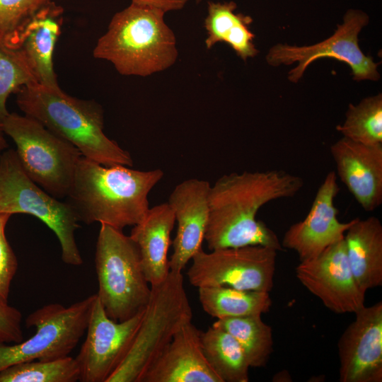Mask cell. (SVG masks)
Returning <instances> with one entry per match:
<instances>
[{"mask_svg": "<svg viewBox=\"0 0 382 382\" xmlns=\"http://www.w3.org/2000/svg\"><path fill=\"white\" fill-rule=\"evenodd\" d=\"M298 175L282 170L231 173L220 177L209 192V220L204 240L209 250L262 245L282 250L277 234L256 215L273 200L294 197L303 187Z\"/></svg>", "mask_w": 382, "mask_h": 382, "instance_id": "1", "label": "cell"}, {"mask_svg": "<svg viewBox=\"0 0 382 382\" xmlns=\"http://www.w3.org/2000/svg\"><path fill=\"white\" fill-rule=\"evenodd\" d=\"M164 173L129 166H105L81 156L67 202L86 224L99 222L122 230L141 222L149 210L148 196Z\"/></svg>", "mask_w": 382, "mask_h": 382, "instance_id": "2", "label": "cell"}, {"mask_svg": "<svg viewBox=\"0 0 382 382\" xmlns=\"http://www.w3.org/2000/svg\"><path fill=\"white\" fill-rule=\"evenodd\" d=\"M16 102L25 115L76 146L82 156L105 166H133L130 154L103 132L101 106L38 83L22 86Z\"/></svg>", "mask_w": 382, "mask_h": 382, "instance_id": "3", "label": "cell"}, {"mask_svg": "<svg viewBox=\"0 0 382 382\" xmlns=\"http://www.w3.org/2000/svg\"><path fill=\"white\" fill-rule=\"evenodd\" d=\"M165 13L131 4L112 18L93 57L110 62L125 76H148L175 62L178 52Z\"/></svg>", "mask_w": 382, "mask_h": 382, "instance_id": "4", "label": "cell"}, {"mask_svg": "<svg viewBox=\"0 0 382 382\" xmlns=\"http://www.w3.org/2000/svg\"><path fill=\"white\" fill-rule=\"evenodd\" d=\"M151 292L139 328L122 363L107 382H141L174 335L192 321L182 272L170 271Z\"/></svg>", "mask_w": 382, "mask_h": 382, "instance_id": "5", "label": "cell"}, {"mask_svg": "<svg viewBox=\"0 0 382 382\" xmlns=\"http://www.w3.org/2000/svg\"><path fill=\"white\" fill-rule=\"evenodd\" d=\"M95 267L97 296L106 314L124 321L142 311L151 292L137 243L122 230L100 224Z\"/></svg>", "mask_w": 382, "mask_h": 382, "instance_id": "6", "label": "cell"}, {"mask_svg": "<svg viewBox=\"0 0 382 382\" xmlns=\"http://www.w3.org/2000/svg\"><path fill=\"white\" fill-rule=\"evenodd\" d=\"M0 125L15 142L28 176L54 197H66L82 156L79 150L25 115L9 113Z\"/></svg>", "mask_w": 382, "mask_h": 382, "instance_id": "7", "label": "cell"}, {"mask_svg": "<svg viewBox=\"0 0 382 382\" xmlns=\"http://www.w3.org/2000/svg\"><path fill=\"white\" fill-rule=\"evenodd\" d=\"M0 213L37 217L57 237L63 262L73 266L82 265L75 240V231L79 226L75 211L67 202L57 200L33 182L13 149L0 156Z\"/></svg>", "mask_w": 382, "mask_h": 382, "instance_id": "8", "label": "cell"}, {"mask_svg": "<svg viewBox=\"0 0 382 382\" xmlns=\"http://www.w3.org/2000/svg\"><path fill=\"white\" fill-rule=\"evenodd\" d=\"M96 296L91 295L69 306L47 304L29 314L26 326L35 328V332L12 345L0 343V371L23 361L69 356L86 331Z\"/></svg>", "mask_w": 382, "mask_h": 382, "instance_id": "9", "label": "cell"}, {"mask_svg": "<svg viewBox=\"0 0 382 382\" xmlns=\"http://www.w3.org/2000/svg\"><path fill=\"white\" fill-rule=\"evenodd\" d=\"M369 21V16L365 12L349 9L344 16L342 23L338 25L335 33L326 40L303 47L277 44L270 49L266 61L272 66L297 63L288 73V79L292 83H297L302 78L311 63L324 57L346 63L356 81H378L380 79L379 64L365 55L359 45V34Z\"/></svg>", "mask_w": 382, "mask_h": 382, "instance_id": "10", "label": "cell"}, {"mask_svg": "<svg viewBox=\"0 0 382 382\" xmlns=\"http://www.w3.org/2000/svg\"><path fill=\"white\" fill-rule=\"evenodd\" d=\"M277 250L262 245L227 248L205 252L192 257L187 275L197 288L226 286L269 292L272 289Z\"/></svg>", "mask_w": 382, "mask_h": 382, "instance_id": "11", "label": "cell"}, {"mask_svg": "<svg viewBox=\"0 0 382 382\" xmlns=\"http://www.w3.org/2000/svg\"><path fill=\"white\" fill-rule=\"evenodd\" d=\"M144 311L126 320L115 321L108 316L96 296L85 340L75 357L79 368V381L107 382L125 357Z\"/></svg>", "mask_w": 382, "mask_h": 382, "instance_id": "12", "label": "cell"}, {"mask_svg": "<svg viewBox=\"0 0 382 382\" xmlns=\"http://www.w3.org/2000/svg\"><path fill=\"white\" fill-rule=\"evenodd\" d=\"M295 273L301 284L333 313H354L365 306L366 292L354 277L344 238L318 256L300 261Z\"/></svg>", "mask_w": 382, "mask_h": 382, "instance_id": "13", "label": "cell"}, {"mask_svg": "<svg viewBox=\"0 0 382 382\" xmlns=\"http://www.w3.org/2000/svg\"><path fill=\"white\" fill-rule=\"evenodd\" d=\"M339 338L341 382L382 381V301L363 306Z\"/></svg>", "mask_w": 382, "mask_h": 382, "instance_id": "14", "label": "cell"}, {"mask_svg": "<svg viewBox=\"0 0 382 382\" xmlns=\"http://www.w3.org/2000/svg\"><path fill=\"white\" fill-rule=\"evenodd\" d=\"M339 191L337 174L330 171L318 187L307 216L285 232L282 248L295 251L300 261L313 258L342 240L353 224L354 219L348 222L337 219L335 198Z\"/></svg>", "mask_w": 382, "mask_h": 382, "instance_id": "15", "label": "cell"}, {"mask_svg": "<svg viewBox=\"0 0 382 382\" xmlns=\"http://www.w3.org/2000/svg\"><path fill=\"white\" fill-rule=\"evenodd\" d=\"M210 184L190 178L177 185L168 204L173 211L178 228L168 261L170 271L182 272L187 262L201 250L209 220Z\"/></svg>", "mask_w": 382, "mask_h": 382, "instance_id": "16", "label": "cell"}, {"mask_svg": "<svg viewBox=\"0 0 382 382\" xmlns=\"http://www.w3.org/2000/svg\"><path fill=\"white\" fill-rule=\"evenodd\" d=\"M337 174L366 212L382 204V144H364L342 137L330 149Z\"/></svg>", "mask_w": 382, "mask_h": 382, "instance_id": "17", "label": "cell"}, {"mask_svg": "<svg viewBox=\"0 0 382 382\" xmlns=\"http://www.w3.org/2000/svg\"><path fill=\"white\" fill-rule=\"evenodd\" d=\"M200 334L192 321L183 325L141 382H222L205 358Z\"/></svg>", "mask_w": 382, "mask_h": 382, "instance_id": "18", "label": "cell"}, {"mask_svg": "<svg viewBox=\"0 0 382 382\" xmlns=\"http://www.w3.org/2000/svg\"><path fill=\"white\" fill-rule=\"evenodd\" d=\"M63 12L62 7L50 1L25 25L16 45L25 57L37 82L51 88H59L53 54L61 33Z\"/></svg>", "mask_w": 382, "mask_h": 382, "instance_id": "19", "label": "cell"}, {"mask_svg": "<svg viewBox=\"0 0 382 382\" xmlns=\"http://www.w3.org/2000/svg\"><path fill=\"white\" fill-rule=\"evenodd\" d=\"M175 223L173 211L166 202L150 208L144 219L131 231L129 236L139 248L144 274L151 286L162 282L170 272L168 253Z\"/></svg>", "mask_w": 382, "mask_h": 382, "instance_id": "20", "label": "cell"}, {"mask_svg": "<svg viewBox=\"0 0 382 382\" xmlns=\"http://www.w3.org/2000/svg\"><path fill=\"white\" fill-rule=\"evenodd\" d=\"M348 260L359 287L366 292L382 285V224L371 216L355 218L344 236Z\"/></svg>", "mask_w": 382, "mask_h": 382, "instance_id": "21", "label": "cell"}, {"mask_svg": "<svg viewBox=\"0 0 382 382\" xmlns=\"http://www.w3.org/2000/svg\"><path fill=\"white\" fill-rule=\"evenodd\" d=\"M237 4L234 1L207 3V15L204 28L207 36L205 45L211 49L218 42L228 44L243 60L254 57L258 54L253 40L255 35L250 25L253 18L241 13H236Z\"/></svg>", "mask_w": 382, "mask_h": 382, "instance_id": "22", "label": "cell"}, {"mask_svg": "<svg viewBox=\"0 0 382 382\" xmlns=\"http://www.w3.org/2000/svg\"><path fill=\"white\" fill-rule=\"evenodd\" d=\"M198 294L204 311L217 319L262 315L270 311L272 303L269 292L226 286L199 287Z\"/></svg>", "mask_w": 382, "mask_h": 382, "instance_id": "23", "label": "cell"}, {"mask_svg": "<svg viewBox=\"0 0 382 382\" xmlns=\"http://www.w3.org/2000/svg\"><path fill=\"white\" fill-rule=\"evenodd\" d=\"M202 351L222 382H248L250 368L236 340L226 330L212 325L201 332Z\"/></svg>", "mask_w": 382, "mask_h": 382, "instance_id": "24", "label": "cell"}, {"mask_svg": "<svg viewBox=\"0 0 382 382\" xmlns=\"http://www.w3.org/2000/svg\"><path fill=\"white\" fill-rule=\"evenodd\" d=\"M262 315L217 319L212 325L231 334L243 349L250 367H265L273 352L272 328Z\"/></svg>", "mask_w": 382, "mask_h": 382, "instance_id": "25", "label": "cell"}, {"mask_svg": "<svg viewBox=\"0 0 382 382\" xmlns=\"http://www.w3.org/2000/svg\"><path fill=\"white\" fill-rule=\"evenodd\" d=\"M343 137L369 144H382V95L377 94L349 104L342 125L336 127Z\"/></svg>", "mask_w": 382, "mask_h": 382, "instance_id": "26", "label": "cell"}, {"mask_svg": "<svg viewBox=\"0 0 382 382\" xmlns=\"http://www.w3.org/2000/svg\"><path fill=\"white\" fill-rule=\"evenodd\" d=\"M79 368L66 356L51 361L33 360L13 364L0 371V382H75Z\"/></svg>", "mask_w": 382, "mask_h": 382, "instance_id": "27", "label": "cell"}, {"mask_svg": "<svg viewBox=\"0 0 382 382\" xmlns=\"http://www.w3.org/2000/svg\"><path fill=\"white\" fill-rule=\"evenodd\" d=\"M35 83L23 52L9 46L0 34V123L9 114L6 109L8 96L22 86Z\"/></svg>", "mask_w": 382, "mask_h": 382, "instance_id": "28", "label": "cell"}, {"mask_svg": "<svg viewBox=\"0 0 382 382\" xmlns=\"http://www.w3.org/2000/svg\"><path fill=\"white\" fill-rule=\"evenodd\" d=\"M52 0H0V34L16 48L21 33L42 8Z\"/></svg>", "mask_w": 382, "mask_h": 382, "instance_id": "29", "label": "cell"}, {"mask_svg": "<svg viewBox=\"0 0 382 382\" xmlns=\"http://www.w3.org/2000/svg\"><path fill=\"white\" fill-rule=\"evenodd\" d=\"M11 214L0 213V300L8 302L11 281L17 269V257L5 233Z\"/></svg>", "mask_w": 382, "mask_h": 382, "instance_id": "30", "label": "cell"}, {"mask_svg": "<svg viewBox=\"0 0 382 382\" xmlns=\"http://www.w3.org/2000/svg\"><path fill=\"white\" fill-rule=\"evenodd\" d=\"M20 311L0 300V343H18L23 340Z\"/></svg>", "mask_w": 382, "mask_h": 382, "instance_id": "31", "label": "cell"}, {"mask_svg": "<svg viewBox=\"0 0 382 382\" xmlns=\"http://www.w3.org/2000/svg\"><path fill=\"white\" fill-rule=\"evenodd\" d=\"M188 0H132V4L160 10L165 13L184 8Z\"/></svg>", "mask_w": 382, "mask_h": 382, "instance_id": "32", "label": "cell"}, {"mask_svg": "<svg viewBox=\"0 0 382 382\" xmlns=\"http://www.w3.org/2000/svg\"><path fill=\"white\" fill-rule=\"evenodd\" d=\"M4 132H3L0 125V152L6 149L8 146L7 141L4 137Z\"/></svg>", "mask_w": 382, "mask_h": 382, "instance_id": "33", "label": "cell"}, {"mask_svg": "<svg viewBox=\"0 0 382 382\" xmlns=\"http://www.w3.org/2000/svg\"><path fill=\"white\" fill-rule=\"evenodd\" d=\"M202 1V0H195V2H196L197 4H199Z\"/></svg>", "mask_w": 382, "mask_h": 382, "instance_id": "34", "label": "cell"}]
</instances>
